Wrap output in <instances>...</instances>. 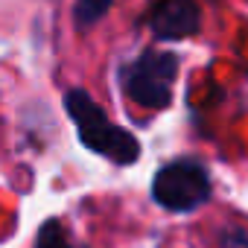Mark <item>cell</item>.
Returning <instances> with one entry per match:
<instances>
[{"instance_id":"cell-1","label":"cell","mask_w":248,"mask_h":248,"mask_svg":"<svg viewBox=\"0 0 248 248\" xmlns=\"http://www.w3.org/2000/svg\"><path fill=\"white\" fill-rule=\"evenodd\" d=\"M62 102H64L67 117L76 123L79 140H82L91 152H96V155H102V158L120 164V167H129V164H135V161L140 158V143H138V138H135L132 132H126V129L114 126V123L105 117V111L91 99L88 91L70 88V91H64Z\"/></svg>"},{"instance_id":"cell-2","label":"cell","mask_w":248,"mask_h":248,"mask_svg":"<svg viewBox=\"0 0 248 248\" xmlns=\"http://www.w3.org/2000/svg\"><path fill=\"white\" fill-rule=\"evenodd\" d=\"M175 76H178V56L167 50H155V47L143 50L140 56L120 64L117 70L120 88L126 91V96L152 111L170 108Z\"/></svg>"},{"instance_id":"cell-3","label":"cell","mask_w":248,"mask_h":248,"mask_svg":"<svg viewBox=\"0 0 248 248\" xmlns=\"http://www.w3.org/2000/svg\"><path fill=\"white\" fill-rule=\"evenodd\" d=\"M152 199L172 213H190L210 199V175L199 161H170L152 178Z\"/></svg>"},{"instance_id":"cell-4","label":"cell","mask_w":248,"mask_h":248,"mask_svg":"<svg viewBox=\"0 0 248 248\" xmlns=\"http://www.w3.org/2000/svg\"><path fill=\"white\" fill-rule=\"evenodd\" d=\"M146 27L164 41L193 38L202 30V12L196 0H152Z\"/></svg>"},{"instance_id":"cell-5","label":"cell","mask_w":248,"mask_h":248,"mask_svg":"<svg viewBox=\"0 0 248 248\" xmlns=\"http://www.w3.org/2000/svg\"><path fill=\"white\" fill-rule=\"evenodd\" d=\"M114 6V0H73V27L79 32L91 30L93 24H99L108 9Z\"/></svg>"},{"instance_id":"cell-6","label":"cell","mask_w":248,"mask_h":248,"mask_svg":"<svg viewBox=\"0 0 248 248\" xmlns=\"http://www.w3.org/2000/svg\"><path fill=\"white\" fill-rule=\"evenodd\" d=\"M38 248H70L67 245V239L62 236V231H59V225L56 222H50L44 231H41V239H38Z\"/></svg>"},{"instance_id":"cell-7","label":"cell","mask_w":248,"mask_h":248,"mask_svg":"<svg viewBox=\"0 0 248 248\" xmlns=\"http://www.w3.org/2000/svg\"><path fill=\"white\" fill-rule=\"evenodd\" d=\"M225 248H248V233H231V236H225Z\"/></svg>"}]
</instances>
